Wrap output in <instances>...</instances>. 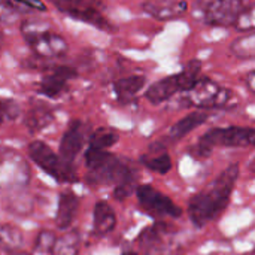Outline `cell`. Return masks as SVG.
Wrapping results in <instances>:
<instances>
[{
  "mask_svg": "<svg viewBox=\"0 0 255 255\" xmlns=\"http://www.w3.org/2000/svg\"><path fill=\"white\" fill-rule=\"evenodd\" d=\"M85 166L88 169L87 181L93 187L114 185V197L126 200L134 191L136 175L133 169L117 155L88 146L84 154Z\"/></svg>",
  "mask_w": 255,
  "mask_h": 255,
  "instance_id": "6da1fadb",
  "label": "cell"
},
{
  "mask_svg": "<svg viewBox=\"0 0 255 255\" xmlns=\"http://www.w3.org/2000/svg\"><path fill=\"white\" fill-rule=\"evenodd\" d=\"M239 164H230L205 190L190 199L188 215L196 227H205L224 212L239 179Z\"/></svg>",
  "mask_w": 255,
  "mask_h": 255,
  "instance_id": "7a4b0ae2",
  "label": "cell"
},
{
  "mask_svg": "<svg viewBox=\"0 0 255 255\" xmlns=\"http://www.w3.org/2000/svg\"><path fill=\"white\" fill-rule=\"evenodd\" d=\"M255 148V128L253 127H215L208 130L197 142L194 152L209 157L214 148Z\"/></svg>",
  "mask_w": 255,
  "mask_h": 255,
  "instance_id": "3957f363",
  "label": "cell"
},
{
  "mask_svg": "<svg viewBox=\"0 0 255 255\" xmlns=\"http://www.w3.org/2000/svg\"><path fill=\"white\" fill-rule=\"evenodd\" d=\"M200 70L202 63L199 60H190L181 72L161 78L155 84L149 85L145 91V99L152 105H160L178 93L188 91L200 78Z\"/></svg>",
  "mask_w": 255,
  "mask_h": 255,
  "instance_id": "277c9868",
  "label": "cell"
},
{
  "mask_svg": "<svg viewBox=\"0 0 255 255\" xmlns=\"http://www.w3.org/2000/svg\"><path fill=\"white\" fill-rule=\"evenodd\" d=\"M22 37L31 52L40 60L60 58L69 51V45L61 34L36 22L22 24Z\"/></svg>",
  "mask_w": 255,
  "mask_h": 255,
  "instance_id": "5b68a950",
  "label": "cell"
},
{
  "mask_svg": "<svg viewBox=\"0 0 255 255\" xmlns=\"http://www.w3.org/2000/svg\"><path fill=\"white\" fill-rule=\"evenodd\" d=\"M244 9L245 4L242 0H197L193 13L208 25L235 27Z\"/></svg>",
  "mask_w": 255,
  "mask_h": 255,
  "instance_id": "8992f818",
  "label": "cell"
},
{
  "mask_svg": "<svg viewBox=\"0 0 255 255\" xmlns=\"http://www.w3.org/2000/svg\"><path fill=\"white\" fill-rule=\"evenodd\" d=\"M51 3L61 13L73 19L87 22L99 30H114V25L105 15V4L100 0H51Z\"/></svg>",
  "mask_w": 255,
  "mask_h": 255,
  "instance_id": "52a82bcc",
  "label": "cell"
},
{
  "mask_svg": "<svg viewBox=\"0 0 255 255\" xmlns=\"http://www.w3.org/2000/svg\"><path fill=\"white\" fill-rule=\"evenodd\" d=\"M185 102L199 109H218L224 108L233 99V93L229 88H223L211 78L200 76L196 84L184 93Z\"/></svg>",
  "mask_w": 255,
  "mask_h": 255,
  "instance_id": "ba28073f",
  "label": "cell"
},
{
  "mask_svg": "<svg viewBox=\"0 0 255 255\" xmlns=\"http://www.w3.org/2000/svg\"><path fill=\"white\" fill-rule=\"evenodd\" d=\"M28 157L31 161L42 169L46 175L54 178L57 182H75L76 181V172L75 169L69 167L60 157V154H55L45 142L42 140H33L28 148Z\"/></svg>",
  "mask_w": 255,
  "mask_h": 255,
  "instance_id": "9c48e42d",
  "label": "cell"
},
{
  "mask_svg": "<svg viewBox=\"0 0 255 255\" xmlns=\"http://www.w3.org/2000/svg\"><path fill=\"white\" fill-rule=\"evenodd\" d=\"M137 203L142 212L152 218H179L182 211L175 202L149 184L136 188Z\"/></svg>",
  "mask_w": 255,
  "mask_h": 255,
  "instance_id": "30bf717a",
  "label": "cell"
},
{
  "mask_svg": "<svg viewBox=\"0 0 255 255\" xmlns=\"http://www.w3.org/2000/svg\"><path fill=\"white\" fill-rule=\"evenodd\" d=\"M88 131V126L85 123H82L81 120H73L70 121V124L67 126L66 131L61 136L60 140V157L61 160L72 169H75V160L79 155V152L84 148V143L88 137L87 134Z\"/></svg>",
  "mask_w": 255,
  "mask_h": 255,
  "instance_id": "8fae6325",
  "label": "cell"
},
{
  "mask_svg": "<svg viewBox=\"0 0 255 255\" xmlns=\"http://www.w3.org/2000/svg\"><path fill=\"white\" fill-rule=\"evenodd\" d=\"M78 76V72L64 64H57L52 67H48L39 82V91L49 97V99H58L61 94H64L69 88V82Z\"/></svg>",
  "mask_w": 255,
  "mask_h": 255,
  "instance_id": "7c38bea8",
  "label": "cell"
},
{
  "mask_svg": "<svg viewBox=\"0 0 255 255\" xmlns=\"http://www.w3.org/2000/svg\"><path fill=\"white\" fill-rule=\"evenodd\" d=\"M140 7L146 15L157 21H170L185 15L188 3L185 0H146Z\"/></svg>",
  "mask_w": 255,
  "mask_h": 255,
  "instance_id": "4fadbf2b",
  "label": "cell"
},
{
  "mask_svg": "<svg viewBox=\"0 0 255 255\" xmlns=\"http://www.w3.org/2000/svg\"><path fill=\"white\" fill-rule=\"evenodd\" d=\"M79 209V200L75 193L72 191H64L58 197V206H57V214H55V224L60 230H67L78 214Z\"/></svg>",
  "mask_w": 255,
  "mask_h": 255,
  "instance_id": "5bb4252c",
  "label": "cell"
},
{
  "mask_svg": "<svg viewBox=\"0 0 255 255\" xmlns=\"http://www.w3.org/2000/svg\"><path fill=\"white\" fill-rule=\"evenodd\" d=\"M146 85V76L143 75H130L126 78H120L114 82V91L117 99L121 103L131 102Z\"/></svg>",
  "mask_w": 255,
  "mask_h": 255,
  "instance_id": "9a60e30c",
  "label": "cell"
},
{
  "mask_svg": "<svg viewBox=\"0 0 255 255\" xmlns=\"http://www.w3.org/2000/svg\"><path fill=\"white\" fill-rule=\"evenodd\" d=\"M52 121H54L52 109L40 102H36L34 105H31L27 114L24 115V124L30 133H37L46 128Z\"/></svg>",
  "mask_w": 255,
  "mask_h": 255,
  "instance_id": "2e32d148",
  "label": "cell"
},
{
  "mask_svg": "<svg viewBox=\"0 0 255 255\" xmlns=\"http://www.w3.org/2000/svg\"><path fill=\"white\" fill-rule=\"evenodd\" d=\"M208 120V114L205 111H194L188 115H185L184 118H181L179 121H176L169 133H167V139L175 142V140H179L182 137H185L188 133H191L193 130H196L197 127H200L202 124H205Z\"/></svg>",
  "mask_w": 255,
  "mask_h": 255,
  "instance_id": "e0dca14e",
  "label": "cell"
},
{
  "mask_svg": "<svg viewBox=\"0 0 255 255\" xmlns=\"http://www.w3.org/2000/svg\"><path fill=\"white\" fill-rule=\"evenodd\" d=\"M117 226V215L106 202H97L93 209V232L97 236H106Z\"/></svg>",
  "mask_w": 255,
  "mask_h": 255,
  "instance_id": "ac0fdd59",
  "label": "cell"
},
{
  "mask_svg": "<svg viewBox=\"0 0 255 255\" xmlns=\"http://www.w3.org/2000/svg\"><path fill=\"white\" fill-rule=\"evenodd\" d=\"M169 226L163 221H158L149 227H146L140 235H139V244H140V248L146 250V251H152L155 248H158L164 238L167 236L169 233Z\"/></svg>",
  "mask_w": 255,
  "mask_h": 255,
  "instance_id": "d6986e66",
  "label": "cell"
},
{
  "mask_svg": "<svg viewBox=\"0 0 255 255\" xmlns=\"http://www.w3.org/2000/svg\"><path fill=\"white\" fill-rule=\"evenodd\" d=\"M79 245H81V236L76 230L63 233L60 238H57L51 255H78Z\"/></svg>",
  "mask_w": 255,
  "mask_h": 255,
  "instance_id": "ffe728a7",
  "label": "cell"
},
{
  "mask_svg": "<svg viewBox=\"0 0 255 255\" xmlns=\"http://www.w3.org/2000/svg\"><path fill=\"white\" fill-rule=\"evenodd\" d=\"M230 51L241 60L255 58V31H248L244 36L235 39L230 45Z\"/></svg>",
  "mask_w": 255,
  "mask_h": 255,
  "instance_id": "44dd1931",
  "label": "cell"
},
{
  "mask_svg": "<svg viewBox=\"0 0 255 255\" xmlns=\"http://www.w3.org/2000/svg\"><path fill=\"white\" fill-rule=\"evenodd\" d=\"M140 161L146 169H149L152 172H157L160 175H166L172 169V158H170V155L167 152L155 154L154 151H151L149 155H142Z\"/></svg>",
  "mask_w": 255,
  "mask_h": 255,
  "instance_id": "7402d4cb",
  "label": "cell"
},
{
  "mask_svg": "<svg viewBox=\"0 0 255 255\" xmlns=\"http://www.w3.org/2000/svg\"><path fill=\"white\" fill-rule=\"evenodd\" d=\"M118 140V134L106 127H100L94 130L88 137V146L96 149H105L108 151L111 146H114Z\"/></svg>",
  "mask_w": 255,
  "mask_h": 255,
  "instance_id": "603a6c76",
  "label": "cell"
},
{
  "mask_svg": "<svg viewBox=\"0 0 255 255\" xmlns=\"http://www.w3.org/2000/svg\"><path fill=\"white\" fill-rule=\"evenodd\" d=\"M235 28L242 33L255 31V3L245 6V9L242 10L241 16L235 24Z\"/></svg>",
  "mask_w": 255,
  "mask_h": 255,
  "instance_id": "cb8c5ba5",
  "label": "cell"
},
{
  "mask_svg": "<svg viewBox=\"0 0 255 255\" xmlns=\"http://www.w3.org/2000/svg\"><path fill=\"white\" fill-rule=\"evenodd\" d=\"M21 242H22V236L18 229H15L12 226L1 227V247L4 251L19 247Z\"/></svg>",
  "mask_w": 255,
  "mask_h": 255,
  "instance_id": "d4e9b609",
  "label": "cell"
},
{
  "mask_svg": "<svg viewBox=\"0 0 255 255\" xmlns=\"http://www.w3.org/2000/svg\"><path fill=\"white\" fill-rule=\"evenodd\" d=\"M55 241H57V238L52 235V232H49V230H42V232L36 236V241H34V251L39 253V254H46V253L51 254Z\"/></svg>",
  "mask_w": 255,
  "mask_h": 255,
  "instance_id": "484cf974",
  "label": "cell"
},
{
  "mask_svg": "<svg viewBox=\"0 0 255 255\" xmlns=\"http://www.w3.org/2000/svg\"><path fill=\"white\" fill-rule=\"evenodd\" d=\"M21 115V108L13 99H1V117L4 121H13Z\"/></svg>",
  "mask_w": 255,
  "mask_h": 255,
  "instance_id": "4316f807",
  "label": "cell"
},
{
  "mask_svg": "<svg viewBox=\"0 0 255 255\" xmlns=\"http://www.w3.org/2000/svg\"><path fill=\"white\" fill-rule=\"evenodd\" d=\"M16 10H45L46 6L42 0H9Z\"/></svg>",
  "mask_w": 255,
  "mask_h": 255,
  "instance_id": "83f0119b",
  "label": "cell"
},
{
  "mask_svg": "<svg viewBox=\"0 0 255 255\" xmlns=\"http://www.w3.org/2000/svg\"><path fill=\"white\" fill-rule=\"evenodd\" d=\"M245 84H247L248 90L255 94V69L251 70V72H248V75L245 76Z\"/></svg>",
  "mask_w": 255,
  "mask_h": 255,
  "instance_id": "f1b7e54d",
  "label": "cell"
},
{
  "mask_svg": "<svg viewBox=\"0 0 255 255\" xmlns=\"http://www.w3.org/2000/svg\"><path fill=\"white\" fill-rule=\"evenodd\" d=\"M123 255H139V254H136V253H133V251H127V253H124Z\"/></svg>",
  "mask_w": 255,
  "mask_h": 255,
  "instance_id": "f546056e",
  "label": "cell"
},
{
  "mask_svg": "<svg viewBox=\"0 0 255 255\" xmlns=\"http://www.w3.org/2000/svg\"><path fill=\"white\" fill-rule=\"evenodd\" d=\"M10 255H27V254H21V253H16V254H10Z\"/></svg>",
  "mask_w": 255,
  "mask_h": 255,
  "instance_id": "4dcf8cb0",
  "label": "cell"
}]
</instances>
